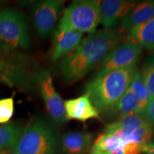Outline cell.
I'll return each instance as SVG.
<instances>
[{"label": "cell", "mask_w": 154, "mask_h": 154, "mask_svg": "<svg viewBox=\"0 0 154 154\" xmlns=\"http://www.w3.org/2000/svg\"><path fill=\"white\" fill-rule=\"evenodd\" d=\"M129 87L137 97L142 114H143V111L150 100V96L144 83L141 71L138 69L133 78Z\"/></svg>", "instance_id": "cell-18"}, {"label": "cell", "mask_w": 154, "mask_h": 154, "mask_svg": "<svg viewBox=\"0 0 154 154\" xmlns=\"http://www.w3.org/2000/svg\"><path fill=\"white\" fill-rule=\"evenodd\" d=\"M14 114V100L12 98L0 99V124L9 122Z\"/></svg>", "instance_id": "cell-21"}, {"label": "cell", "mask_w": 154, "mask_h": 154, "mask_svg": "<svg viewBox=\"0 0 154 154\" xmlns=\"http://www.w3.org/2000/svg\"><path fill=\"white\" fill-rule=\"evenodd\" d=\"M83 36L84 34L76 31L56 29L51 52V61H60L72 52L82 42Z\"/></svg>", "instance_id": "cell-12"}, {"label": "cell", "mask_w": 154, "mask_h": 154, "mask_svg": "<svg viewBox=\"0 0 154 154\" xmlns=\"http://www.w3.org/2000/svg\"><path fill=\"white\" fill-rule=\"evenodd\" d=\"M143 115L154 129V97L150 99Z\"/></svg>", "instance_id": "cell-22"}, {"label": "cell", "mask_w": 154, "mask_h": 154, "mask_svg": "<svg viewBox=\"0 0 154 154\" xmlns=\"http://www.w3.org/2000/svg\"><path fill=\"white\" fill-rule=\"evenodd\" d=\"M137 70L134 66L94 77L86 85L85 94L99 112L110 113L129 87Z\"/></svg>", "instance_id": "cell-2"}, {"label": "cell", "mask_w": 154, "mask_h": 154, "mask_svg": "<svg viewBox=\"0 0 154 154\" xmlns=\"http://www.w3.org/2000/svg\"><path fill=\"white\" fill-rule=\"evenodd\" d=\"M0 154H4L2 152H1V151H0Z\"/></svg>", "instance_id": "cell-25"}, {"label": "cell", "mask_w": 154, "mask_h": 154, "mask_svg": "<svg viewBox=\"0 0 154 154\" xmlns=\"http://www.w3.org/2000/svg\"><path fill=\"white\" fill-rule=\"evenodd\" d=\"M104 131L116 134L128 143L139 144L144 149L153 143V128L141 114L120 116L108 125Z\"/></svg>", "instance_id": "cell-6"}, {"label": "cell", "mask_w": 154, "mask_h": 154, "mask_svg": "<svg viewBox=\"0 0 154 154\" xmlns=\"http://www.w3.org/2000/svg\"><path fill=\"white\" fill-rule=\"evenodd\" d=\"M21 128L18 124L7 123L0 126V150L9 148L18 137Z\"/></svg>", "instance_id": "cell-19"}, {"label": "cell", "mask_w": 154, "mask_h": 154, "mask_svg": "<svg viewBox=\"0 0 154 154\" xmlns=\"http://www.w3.org/2000/svg\"><path fill=\"white\" fill-rule=\"evenodd\" d=\"M154 17V0L136 3L120 23L123 30L129 32L132 29L149 22Z\"/></svg>", "instance_id": "cell-15"}, {"label": "cell", "mask_w": 154, "mask_h": 154, "mask_svg": "<svg viewBox=\"0 0 154 154\" xmlns=\"http://www.w3.org/2000/svg\"><path fill=\"white\" fill-rule=\"evenodd\" d=\"M18 79H19V82H20L21 80H22V79H23V80L24 81V82H25V83H26V84H27V83H28V82H26V81L24 79H23L22 77H18ZM22 82H23V81H22Z\"/></svg>", "instance_id": "cell-24"}, {"label": "cell", "mask_w": 154, "mask_h": 154, "mask_svg": "<svg viewBox=\"0 0 154 154\" xmlns=\"http://www.w3.org/2000/svg\"><path fill=\"white\" fill-rule=\"evenodd\" d=\"M126 42L139 46L142 49L154 51V17L128 32Z\"/></svg>", "instance_id": "cell-16"}, {"label": "cell", "mask_w": 154, "mask_h": 154, "mask_svg": "<svg viewBox=\"0 0 154 154\" xmlns=\"http://www.w3.org/2000/svg\"><path fill=\"white\" fill-rule=\"evenodd\" d=\"M36 82L42 98L51 118L59 125L67 122L64 101L54 86L51 75L49 71L40 69L36 72Z\"/></svg>", "instance_id": "cell-8"}, {"label": "cell", "mask_w": 154, "mask_h": 154, "mask_svg": "<svg viewBox=\"0 0 154 154\" xmlns=\"http://www.w3.org/2000/svg\"><path fill=\"white\" fill-rule=\"evenodd\" d=\"M140 71L150 99H151L154 97V53L146 60L143 70Z\"/></svg>", "instance_id": "cell-20"}, {"label": "cell", "mask_w": 154, "mask_h": 154, "mask_svg": "<svg viewBox=\"0 0 154 154\" xmlns=\"http://www.w3.org/2000/svg\"><path fill=\"white\" fill-rule=\"evenodd\" d=\"M142 50L139 46L129 42L119 44L108 54L98 66L93 78L113 71L136 66Z\"/></svg>", "instance_id": "cell-7"}, {"label": "cell", "mask_w": 154, "mask_h": 154, "mask_svg": "<svg viewBox=\"0 0 154 154\" xmlns=\"http://www.w3.org/2000/svg\"><path fill=\"white\" fill-rule=\"evenodd\" d=\"M61 140L52 124L36 118L21 130L9 148L11 154H59Z\"/></svg>", "instance_id": "cell-3"}, {"label": "cell", "mask_w": 154, "mask_h": 154, "mask_svg": "<svg viewBox=\"0 0 154 154\" xmlns=\"http://www.w3.org/2000/svg\"><path fill=\"white\" fill-rule=\"evenodd\" d=\"M143 153L145 154H154V142L146 147Z\"/></svg>", "instance_id": "cell-23"}, {"label": "cell", "mask_w": 154, "mask_h": 154, "mask_svg": "<svg viewBox=\"0 0 154 154\" xmlns=\"http://www.w3.org/2000/svg\"><path fill=\"white\" fill-rule=\"evenodd\" d=\"M61 149L64 154H84L93 144V135L87 131H69L61 138Z\"/></svg>", "instance_id": "cell-14"}, {"label": "cell", "mask_w": 154, "mask_h": 154, "mask_svg": "<svg viewBox=\"0 0 154 154\" xmlns=\"http://www.w3.org/2000/svg\"><path fill=\"white\" fill-rule=\"evenodd\" d=\"M136 1L128 0H104L100 3V23L104 29L113 30L129 12Z\"/></svg>", "instance_id": "cell-11"}, {"label": "cell", "mask_w": 154, "mask_h": 154, "mask_svg": "<svg viewBox=\"0 0 154 154\" xmlns=\"http://www.w3.org/2000/svg\"><path fill=\"white\" fill-rule=\"evenodd\" d=\"M121 38L113 30L103 29L83 38L72 52L59 61L58 70L63 82L72 84L84 78L120 44Z\"/></svg>", "instance_id": "cell-1"}, {"label": "cell", "mask_w": 154, "mask_h": 154, "mask_svg": "<svg viewBox=\"0 0 154 154\" xmlns=\"http://www.w3.org/2000/svg\"><path fill=\"white\" fill-rule=\"evenodd\" d=\"M0 65H1V59H0Z\"/></svg>", "instance_id": "cell-26"}, {"label": "cell", "mask_w": 154, "mask_h": 154, "mask_svg": "<svg viewBox=\"0 0 154 154\" xmlns=\"http://www.w3.org/2000/svg\"><path fill=\"white\" fill-rule=\"evenodd\" d=\"M64 109L67 120L86 122L90 119L100 117L99 111L86 94L65 101Z\"/></svg>", "instance_id": "cell-13"}, {"label": "cell", "mask_w": 154, "mask_h": 154, "mask_svg": "<svg viewBox=\"0 0 154 154\" xmlns=\"http://www.w3.org/2000/svg\"><path fill=\"white\" fill-rule=\"evenodd\" d=\"M100 3L98 0L74 1L63 11L57 29L94 33L100 24Z\"/></svg>", "instance_id": "cell-4"}, {"label": "cell", "mask_w": 154, "mask_h": 154, "mask_svg": "<svg viewBox=\"0 0 154 154\" xmlns=\"http://www.w3.org/2000/svg\"><path fill=\"white\" fill-rule=\"evenodd\" d=\"M111 111H116L120 116L127 114H142L139 101L130 87L125 91Z\"/></svg>", "instance_id": "cell-17"}, {"label": "cell", "mask_w": 154, "mask_h": 154, "mask_svg": "<svg viewBox=\"0 0 154 154\" xmlns=\"http://www.w3.org/2000/svg\"><path fill=\"white\" fill-rule=\"evenodd\" d=\"M30 36L26 19L14 9L0 10V47L7 51L28 49Z\"/></svg>", "instance_id": "cell-5"}, {"label": "cell", "mask_w": 154, "mask_h": 154, "mask_svg": "<svg viewBox=\"0 0 154 154\" xmlns=\"http://www.w3.org/2000/svg\"><path fill=\"white\" fill-rule=\"evenodd\" d=\"M64 2L44 0L34 4L32 8L34 27L41 37L49 36L55 27Z\"/></svg>", "instance_id": "cell-9"}, {"label": "cell", "mask_w": 154, "mask_h": 154, "mask_svg": "<svg viewBox=\"0 0 154 154\" xmlns=\"http://www.w3.org/2000/svg\"><path fill=\"white\" fill-rule=\"evenodd\" d=\"M144 148L128 143L113 133L104 131L93 142L89 154H142Z\"/></svg>", "instance_id": "cell-10"}]
</instances>
